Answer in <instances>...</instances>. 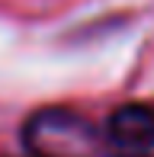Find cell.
<instances>
[{
    "mask_svg": "<svg viewBox=\"0 0 154 157\" xmlns=\"http://www.w3.org/2000/svg\"><path fill=\"white\" fill-rule=\"evenodd\" d=\"M103 128L119 157H148L154 151V99L116 106Z\"/></svg>",
    "mask_w": 154,
    "mask_h": 157,
    "instance_id": "7a4b0ae2",
    "label": "cell"
},
{
    "mask_svg": "<svg viewBox=\"0 0 154 157\" xmlns=\"http://www.w3.org/2000/svg\"><path fill=\"white\" fill-rule=\"evenodd\" d=\"M23 147L32 157H119L106 128L71 106H42L23 122Z\"/></svg>",
    "mask_w": 154,
    "mask_h": 157,
    "instance_id": "6da1fadb",
    "label": "cell"
},
{
    "mask_svg": "<svg viewBox=\"0 0 154 157\" xmlns=\"http://www.w3.org/2000/svg\"><path fill=\"white\" fill-rule=\"evenodd\" d=\"M23 157H32V154H23Z\"/></svg>",
    "mask_w": 154,
    "mask_h": 157,
    "instance_id": "3957f363",
    "label": "cell"
}]
</instances>
